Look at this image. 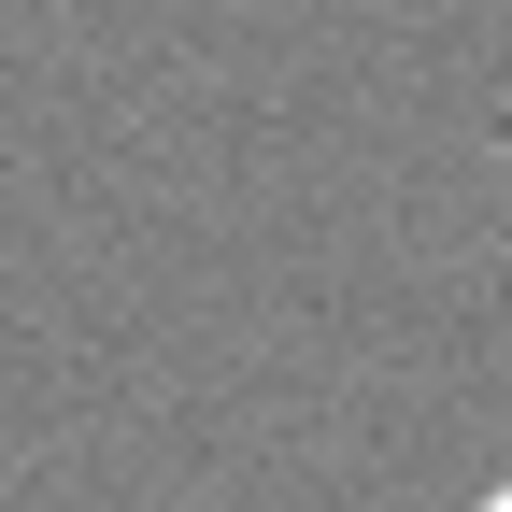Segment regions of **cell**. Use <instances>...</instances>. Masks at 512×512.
I'll list each match as a JSON object with an SVG mask.
<instances>
[{"label":"cell","mask_w":512,"mask_h":512,"mask_svg":"<svg viewBox=\"0 0 512 512\" xmlns=\"http://www.w3.org/2000/svg\"><path fill=\"white\" fill-rule=\"evenodd\" d=\"M484 512H512V484H498V498H484Z\"/></svg>","instance_id":"cell-1"}]
</instances>
